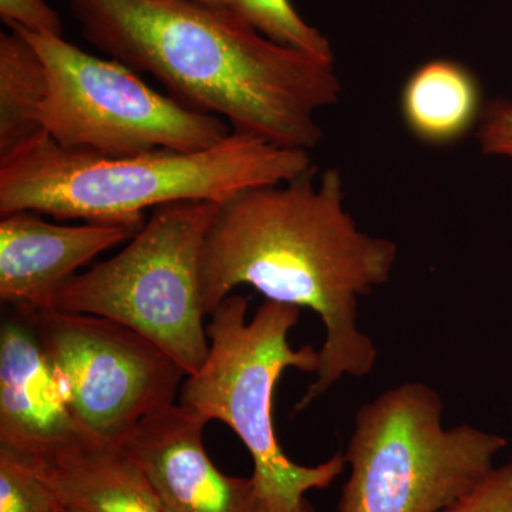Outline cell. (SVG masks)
<instances>
[{
	"mask_svg": "<svg viewBox=\"0 0 512 512\" xmlns=\"http://www.w3.org/2000/svg\"><path fill=\"white\" fill-rule=\"evenodd\" d=\"M248 306L245 296L231 295L211 313L210 352L201 369L185 377L178 403L222 421L241 439L254 463L251 478L262 512H316L306 494L342 476L345 454L315 467L292 461L276 439L272 402L286 369L319 372L320 352L289 345L301 309L265 301L248 319Z\"/></svg>",
	"mask_w": 512,
	"mask_h": 512,
	"instance_id": "obj_4",
	"label": "cell"
},
{
	"mask_svg": "<svg viewBox=\"0 0 512 512\" xmlns=\"http://www.w3.org/2000/svg\"><path fill=\"white\" fill-rule=\"evenodd\" d=\"M316 170L288 183L245 188L221 202L200 264L205 315L249 285L266 301L311 309L322 320L319 372L296 413L343 376L372 372L377 349L357 326L359 298L389 282L399 254L390 239L359 231L343 207L338 168L326 170L319 183Z\"/></svg>",
	"mask_w": 512,
	"mask_h": 512,
	"instance_id": "obj_1",
	"label": "cell"
},
{
	"mask_svg": "<svg viewBox=\"0 0 512 512\" xmlns=\"http://www.w3.org/2000/svg\"><path fill=\"white\" fill-rule=\"evenodd\" d=\"M443 412L436 390L417 382L363 404L338 512H440L476 488L508 441L470 424L446 429Z\"/></svg>",
	"mask_w": 512,
	"mask_h": 512,
	"instance_id": "obj_5",
	"label": "cell"
},
{
	"mask_svg": "<svg viewBox=\"0 0 512 512\" xmlns=\"http://www.w3.org/2000/svg\"><path fill=\"white\" fill-rule=\"evenodd\" d=\"M225 6L278 45L301 50L325 62L335 60L328 37L306 23L291 0H225Z\"/></svg>",
	"mask_w": 512,
	"mask_h": 512,
	"instance_id": "obj_15",
	"label": "cell"
},
{
	"mask_svg": "<svg viewBox=\"0 0 512 512\" xmlns=\"http://www.w3.org/2000/svg\"><path fill=\"white\" fill-rule=\"evenodd\" d=\"M477 137L485 156L512 160V101L495 99L484 104Z\"/></svg>",
	"mask_w": 512,
	"mask_h": 512,
	"instance_id": "obj_19",
	"label": "cell"
},
{
	"mask_svg": "<svg viewBox=\"0 0 512 512\" xmlns=\"http://www.w3.org/2000/svg\"><path fill=\"white\" fill-rule=\"evenodd\" d=\"M19 312L35 328L83 436L123 444L141 421L178 403L187 373L136 330L84 313Z\"/></svg>",
	"mask_w": 512,
	"mask_h": 512,
	"instance_id": "obj_8",
	"label": "cell"
},
{
	"mask_svg": "<svg viewBox=\"0 0 512 512\" xmlns=\"http://www.w3.org/2000/svg\"><path fill=\"white\" fill-rule=\"evenodd\" d=\"M33 211L0 217V299L19 311H50L77 269L138 231L90 222L56 225Z\"/></svg>",
	"mask_w": 512,
	"mask_h": 512,
	"instance_id": "obj_10",
	"label": "cell"
},
{
	"mask_svg": "<svg viewBox=\"0 0 512 512\" xmlns=\"http://www.w3.org/2000/svg\"><path fill=\"white\" fill-rule=\"evenodd\" d=\"M57 512H84V511L79 510V508L66 507V505H63V507L60 508V510Z\"/></svg>",
	"mask_w": 512,
	"mask_h": 512,
	"instance_id": "obj_21",
	"label": "cell"
},
{
	"mask_svg": "<svg viewBox=\"0 0 512 512\" xmlns=\"http://www.w3.org/2000/svg\"><path fill=\"white\" fill-rule=\"evenodd\" d=\"M404 123L421 143L446 147L463 140L480 123L483 93L470 69L454 60L421 64L404 83Z\"/></svg>",
	"mask_w": 512,
	"mask_h": 512,
	"instance_id": "obj_13",
	"label": "cell"
},
{
	"mask_svg": "<svg viewBox=\"0 0 512 512\" xmlns=\"http://www.w3.org/2000/svg\"><path fill=\"white\" fill-rule=\"evenodd\" d=\"M197 2L205 3L208 6H214V8H227L225 6V0H197Z\"/></svg>",
	"mask_w": 512,
	"mask_h": 512,
	"instance_id": "obj_20",
	"label": "cell"
},
{
	"mask_svg": "<svg viewBox=\"0 0 512 512\" xmlns=\"http://www.w3.org/2000/svg\"><path fill=\"white\" fill-rule=\"evenodd\" d=\"M311 167L309 151L237 131L208 150L133 157L67 150L43 131L0 156V217L33 211L140 231L146 208L178 201L221 204L245 188L288 183Z\"/></svg>",
	"mask_w": 512,
	"mask_h": 512,
	"instance_id": "obj_3",
	"label": "cell"
},
{
	"mask_svg": "<svg viewBox=\"0 0 512 512\" xmlns=\"http://www.w3.org/2000/svg\"><path fill=\"white\" fill-rule=\"evenodd\" d=\"M19 456L66 507L84 512H167L123 444L101 443L80 434L36 456Z\"/></svg>",
	"mask_w": 512,
	"mask_h": 512,
	"instance_id": "obj_12",
	"label": "cell"
},
{
	"mask_svg": "<svg viewBox=\"0 0 512 512\" xmlns=\"http://www.w3.org/2000/svg\"><path fill=\"white\" fill-rule=\"evenodd\" d=\"M9 29L25 36L46 64L42 126L67 150L106 157L191 153L218 146L231 134L221 117L156 92L126 64L89 55L63 37Z\"/></svg>",
	"mask_w": 512,
	"mask_h": 512,
	"instance_id": "obj_7",
	"label": "cell"
},
{
	"mask_svg": "<svg viewBox=\"0 0 512 512\" xmlns=\"http://www.w3.org/2000/svg\"><path fill=\"white\" fill-rule=\"evenodd\" d=\"M13 311L0 329V446L36 456L82 431L35 328L28 316Z\"/></svg>",
	"mask_w": 512,
	"mask_h": 512,
	"instance_id": "obj_11",
	"label": "cell"
},
{
	"mask_svg": "<svg viewBox=\"0 0 512 512\" xmlns=\"http://www.w3.org/2000/svg\"><path fill=\"white\" fill-rule=\"evenodd\" d=\"M62 507L18 453L0 446V512H57Z\"/></svg>",
	"mask_w": 512,
	"mask_h": 512,
	"instance_id": "obj_16",
	"label": "cell"
},
{
	"mask_svg": "<svg viewBox=\"0 0 512 512\" xmlns=\"http://www.w3.org/2000/svg\"><path fill=\"white\" fill-rule=\"evenodd\" d=\"M440 512H512V461L495 467L470 493Z\"/></svg>",
	"mask_w": 512,
	"mask_h": 512,
	"instance_id": "obj_17",
	"label": "cell"
},
{
	"mask_svg": "<svg viewBox=\"0 0 512 512\" xmlns=\"http://www.w3.org/2000/svg\"><path fill=\"white\" fill-rule=\"evenodd\" d=\"M90 45L151 74L178 103L237 133L309 151L316 113L339 103L333 63L272 42L228 8L197 0H67Z\"/></svg>",
	"mask_w": 512,
	"mask_h": 512,
	"instance_id": "obj_2",
	"label": "cell"
},
{
	"mask_svg": "<svg viewBox=\"0 0 512 512\" xmlns=\"http://www.w3.org/2000/svg\"><path fill=\"white\" fill-rule=\"evenodd\" d=\"M218 208L214 201L160 205L119 254L73 276L53 309L128 326L194 375L210 352L200 264Z\"/></svg>",
	"mask_w": 512,
	"mask_h": 512,
	"instance_id": "obj_6",
	"label": "cell"
},
{
	"mask_svg": "<svg viewBox=\"0 0 512 512\" xmlns=\"http://www.w3.org/2000/svg\"><path fill=\"white\" fill-rule=\"evenodd\" d=\"M0 18L8 28L16 26L36 35L63 37L62 19L45 0H0Z\"/></svg>",
	"mask_w": 512,
	"mask_h": 512,
	"instance_id": "obj_18",
	"label": "cell"
},
{
	"mask_svg": "<svg viewBox=\"0 0 512 512\" xmlns=\"http://www.w3.org/2000/svg\"><path fill=\"white\" fill-rule=\"evenodd\" d=\"M47 70L32 43L16 30L0 33V156L43 133Z\"/></svg>",
	"mask_w": 512,
	"mask_h": 512,
	"instance_id": "obj_14",
	"label": "cell"
},
{
	"mask_svg": "<svg viewBox=\"0 0 512 512\" xmlns=\"http://www.w3.org/2000/svg\"><path fill=\"white\" fill-rule=\"evenodd\" d=\"M208 420L174 403L141 421L123 446L167 512H262L252 478L231 477L204 446Z\"/></svg>",
	"mask_w": 512,
	"mask_h": 512,
	"instance_id": "obj_9",
	"label": "cell"
}]
</instances>
